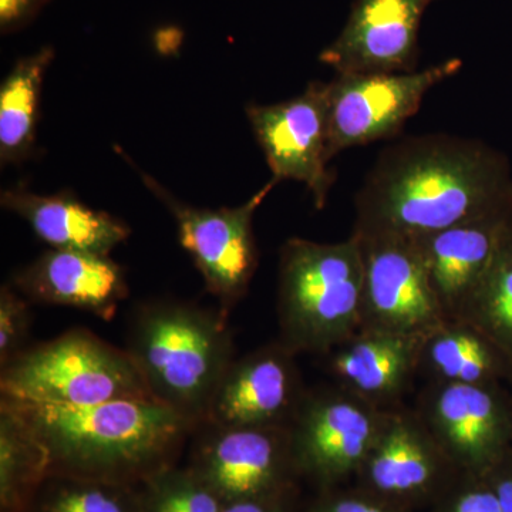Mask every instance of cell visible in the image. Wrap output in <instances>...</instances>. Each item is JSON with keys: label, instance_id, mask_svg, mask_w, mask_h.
Returning a JSON list of instances; mask_svg holds the SVG:
<instances>
[{"label": "cell", "instance_id": "5bb4252c", "mask_svg": "<svg viewBox=\"0 0 512 512\" xmlns=\"http://www.w3.org/2000/svg\"><path fill=\"white\" fill-rule=\"evenodd\" d=\"M291 353L284 345L269 346L234 360L212 397L205 423L212 427H281L298 393Z\"/></svg>", "mask_w": 512, "mask_h": 512}, {"label": "cell", "instance_id": "44dd1931", "mask_svg": "<svg viewBox=\"0 0 512 512\" xmlns=\"http://www.w3.org/2000/svg\"><path fill=\"white\" fill-rule=\"evenodd\" d=\"M365 464L377 490L397 495L423 490L436 470L426 434L402 417H384Z\"/></svg>", "mask_w": 512, "mask_h": 512}, {"label": "cell", "instance_id": "7402d4cb", "mask_svg": "<svg viewBox=\"0 0 512 512\" xmlns=\"http://www.w3.org/2000/svg\"><path fill=\"white\" fill-rule=\"evenodd\" d=\"M460 322L512 350V220Z\"/></svg>", "mask_w": 512, "mask_h": 512}, {"label": "cell", "instance_id": "8992f818", "mask_svg": "<svg viewBox=\"0 0 512 512\" xmlns=\"http://www.w3.org/2000/svg\"><path fill=\"white\" fill-rule=\"evenodd\" d=\"M141 180L173 215L181 247L201 272L207 291L220 302V311L227 315L247 293L258 268L254 215L278 181L272 178L239 207L211 210L185 204L146 173H141Z\"/></svg>", "mask_w": 512, "mask_h": 512}, {"label": "cell", "instance_id": "603a6c76", "mask_svg": "<svg viewBox=\"0 0 512 512\" xmlns=\"http://www.w3.org/2000/svg\"><path fill=\"white\" fill-rule=\"evenodd\" d=\"M30 512H140V498L133 485L50 476Z\"/></svg>", "mask_w": 512, "mask_h": 512}, {"label": "cell", "instance_id": "cb8c5ba5", "mask_svg": "<svg viewBox=\"0 0 512 512\" xmlns=\"http://www.w3.org/2000/svg\"><path fill=\"white\" fill-rule=\"evenodd\" d=\"M430 365L446 382L484 384L494 360L485 336L467 323H446L426 340Z\"/></svg>", "mask_w": 512, "mask_h": 512}, {"label": "cell", "instance_id": "5b68a950", "mask_svg": "<svg viewBox=\"0 0 512 512\" xmlns=\"http://www.w3.org/2000/svg\"><path fill=\"white\" fill-rule=\"evenodd\" d=\"M0 392L15 402L56 406L153 399L127 350L87 329L67 330L13 357L2 366Z\"/></svg>", "mask_w": 512, "mask_h": 512}, {"label": "cell", "instance_id": "4316f807", "mask_svg": "<svg viewBox=\"0 0 512 512\" xmlns=\"http://www.w3.org/2000/svg\"><path fill=\"white\" fill-rule=\"evenodd\" d=\"M50 0H0V30L3 35L16 32L36 18Z\"/></svg>", "mask_w": 512, "mask_h": 512}, {"label": "cell", "instance_id": "f1b7e54d", "mask_svg": "<svg viewBox=\"0 0 512 512\" xmlns=\"http://www.w3.org/2000/svg\"><path fill=\"white\" fill-rule=\"evenodd\" d=\"M221 512H284L279 493L224 503Z\"/></svg>", "mask_w": 512, "mask_h": 512}, {"label": "cell", "instance_id": "d4e9b609", "mask_svg": "<svg viewBox=\"0 0 512 512\" xmlns=\"http://www.w3.org/2000/svg\"><path fill=\"white\" fill-rule=\"evenodd\" d=\"M140 512H221L224 501L191 467L164 468L138 485Z\"/></svg>", "mask_w": 512, "mask_h": 512}, {"label": "cell", "instance_id": "7c38bea8", "mask_svg": "<svg viewBox=\"0 0 512 512\" xmlns=\"http://www.w3.org/2000/svg\"><path fill=\"white\" fill-rule=\"evenodd\" d=\"M512 220V205L413 239L447 323L460 322L493 264Z\"/></svg>", "mask_w": 512, "mask_h": 512}, {"label": "cell", "instance_id": "4dcf8cb0", "mask_svg": "<svg viewBox=\"0 0 512 512\" xmlns=\"http://www.w3.org/2000/svg\"><path fill=\"white\" fill-rule=\"evenodd\" d=\"M498 500H500L503 512H512V478L501 481L495 488Z\"/></svg>", "mask_w": 512, "mask_h": 512}, {"label": "cell", "instance_id": "f546056e", "mask_svg": "<svg viewBox=\"0 0 512 512\" xmlns=\"http://www.w3.org/2000/svg\"><path fill=\"white\" fill-rule=\"evenodd\" d=\"M315 512H389L383 510V508L377 507L366 501L352 500V498H346V500H336L332 503L322 505L318 511Z\"/></svg>", "mask_w": 512, "mask_h": 512}, {"label": "cell", "instance_id": "ba28073f", "mask_svg": "<svg viewBox=\"0 0 512 512\" xmlns=\"http://www.w3.org/2000/svg\"><path fill=\"white\" fill-rule=\"evenodd\" d=\"M356 235V234H355ZM362 244V329L424 340L446 325L412 239L359 237Z\"/></svg>", "mask_w": 512, "mask_h": 512}, {"label": "cell", "instance_id": "484cf974", "mask_svg": "<svg viewBox=\"0 0 512 512\" xmlns=\"http://www.w3.org/2000/svg\"><path fill=\"white\" fill-rule=\"evenodd\" d=\"M32 312L28 299L12 284L0 289V366H5L28 346Z\"/></svg>", "mask_w": 512, "mask_h": 512}, {"label": "cell", "instance_id": "2e32d148", "mask_svg": "<svg viewBox=\"0 0 512 512\" xmlns=\"http://www.w3.org/2000/svg\"><path fill=\"white\" fill-rule=\"evenodd\" d=\"M5 210L28 222L33 232L56 249L110 255L130 237L127 224L103 211H94L72 194L37 195L13 188L0 195Z\"/></svg>", "mask_w": 512, "mask_h": 512}, {"label": "cell", "instance_id": "277c9868", "mask_svg": "<svg viewBox=\"0 0 512 512\" xmlns=\"http://www.w3.org/2000/svg\"><path fill=\"white\" fill-rule=\"evenodd\" d=\"M362 244L291 238L279 258L278 313L282 345L291 352H325L362 329Z\"/></svg>", "mask_w": 512, "mask_h": 512}, {"label": "cell", "instance_id": "3957f363", "mask_svg": "<svg viewBox=\"0 0 512 512\" xmlns=\"http://www.w3.org/2000/svg\"><path fill=\"white\" fill-rule=\"evenodd\" d=\"M126 350L151 397L194 427L205 423L218 384L234 362L227 315L177 301L138 306Z\"/></svg>", "mask_w": 512, "mask_h": 512}, {"label": "cell", "instance_id": "6da1fadb", "mask_svg": "<svg viewBox=\"0 0 512 512\" xmlns=\"http://www.w3.org/2000/svg\"><path fill=\"white\" fill-rule=\"evenodd\" d=\"M511 205L503 154L473 138L424 134L380 153L357 192L353 234L413 241Z\"/></svg>", "mask_w": 512, "mask_h": 512}, {"label": "cell", "instance_id": "d6986e66", "mask_svg": "<svg viewBox=\"0 0 512 512\" xmlns=\"http://www.w3.org/2000/svg\"><path fill=\"white\" fill-rule=\"evenodd\" d=\"M55 49L42 47L12 67L0 86V161L16 164L35 148L40 97Z\"/></svg>", "mask_w": 512, "mask_h": 512}, {"label": "cell", "instance_id": "e0dca14e", "mask_svg": "<svg viewBox=\"0 0 512 512\" xmlns=\"http://www.w3.org/2000/svg\"><path fill=\"white\" fill-rule=\"evenodd\" d=\"M430 424L437 440L471 466L487 463L503 439L500 407L484 384H444L431 400Z\"/></svg>", "mask_w": 512, "mask_h": 512}, {"label": "cell", "instance_id": "ffe728a7", "mask_svg": "<svg viewBox=\"0 0 512 512\" xmlns=\"http://www.w3.org/2000/svg\"><path fill=\"white\" fill-rule=\"evenodd\" d=\"M50 477V457L32 427L0 402V512H30Z\"/></svg>", "mask_w": 512, "mask_h": 512}, {"label": "cell", "instance_id": "9a60e30c", "mask_svg": "<svg viewBox=\"0 0 512 512\" xmlns=\"http://www.w3.org/2000/svg\"><path fill=\"white\" fill-rule=\"evenodd\" d=\"M28 301L70 306L110 320L126 299L123 269L110 255L52 248L13 276Z\"/></svg>", "mask_w": 512, "mask_h": 512}, {"label": "cell", "instance_id": "52a82bcc", "mask_svg": "<svg viewBox=\"0 0 512 512\" xmlns=\"http://www.w3.org/2000/svg\"><path fill=\"white\" fill-rule=\"evenodd\" d=\"M463 69L458 57L424 70L393 74H336L328 86L329 156L396 137L424 96Z\"/></svg>", "mask_w": 512, "mask_h": 512}, {"label": "cell", "instance_id": "83f0119b", "mask_svg": "<svg viewBox=\"0 0 512 512\" xmlns=\"http://www.w3.org/2000/svg\"><path fill=\"white\" fill-rule=\"evenodd\" d=\"M453 512H503L495 491L478 490L461 495Z\"/></svg>", "mask_w": 512, "mask_h": 512}, {"label": "cell", "instance_id": "7a4b0ae2", "mask_svg": "<svg viewBox=\"0 0 512 512\" xmlns=\"http://www.w3.org/2000/svg\"><path fill=\"white\" fill-rule=\"evenodd\" d=\"M32 427L50 457V476L138 487L174 466L190 421L153 399L56 406L5 399Z\"/></svg>", "mask_w": 512, "mask_h": 512}, {"label": "cell", "instance_id": "ac0fdd59", "mask_svg": "<svg viewBox=\"0 0 512 512\" xmlns=\"http://www.w3.org/2000/svg\"><path fill=\"white\" fill-rule=\"evenodd\" d=\"M423 342L396 333L360 330L340 345L333 369L357 396L383 399L402 389Z\"/></svg>", "mask_w": 512, "mask_h": 512}, {"label": "cell", "instance_id": "4fadbf2b", "mask_svg": "<svg viewBox=\"0 0 512 512\" xmlns=\"http://www.w3.org/2000/svg\"><path fill=\"white\" fill-rule=\"evenodd\" d=\"M384 417L369 403L343 394L316 397L299 410L289 434L302 468L323 480L345 476L365 464Z\"/></svg>", "mask_w": 512, "mask_h": 512}, {"label": "cell", "instance_id": "8fae6325", "mask_svg": "<svg viewBox=\"0 0 512 512\" xmlns=\"http://www.w3.org/2000/svg\"><path fill=\"white\" fill-rule=\"evenodd\" d=\"M210 427L191 468L224 503L279 493L291 448L281 427Z\"/></svg>", "mask_w": 512, "mask_h": 512}, {"label": "cell", "instance_id": "30bf717a", "mask_svg": "<svg viewBox=\"0 0 512 512\" xmlns=\"http://www.w3.org/2000/svg\"><path fill=\"white\" fill-rule=\"evenodd\" d=\"M437 0H355L338 37L319 60L336 74L416 72L424 13Z\"/></svg>", "mask_w": 512, "mask_h": 512}, {"label": "cell", "instance_id": "9c48e42d", "mask_svg": "<svg viewBox=\"0 0 512 512\" xmlns=\"http://www.w3.org/2000/svg\"><path fill=\"white\" fill-rule=\"evenodd\" d=\"M256 141L276 181L292 180L311 191L316 208L328 202L335 174L329 170L328 86L311 82L282 103L247 107Z\"/></svg>", "mask_w": 512, "mask_h": 512}]
</instances>
